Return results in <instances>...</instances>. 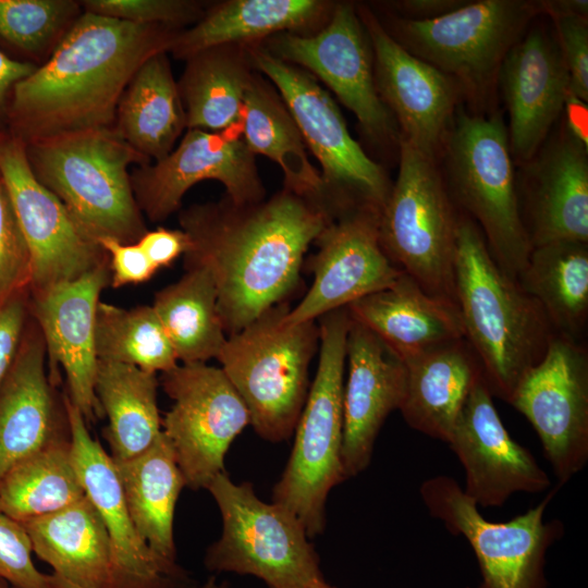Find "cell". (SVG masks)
<instances>
[{
    "mask_svg": "<svg viewBox=\"0 0 588 588\" xmlns=\"http://www.w3.org/2000/svg\"><path fill=\"white\" fill-rule=\"evenodd\" d=\"M114 464L140 538L159 560L176 565L173 517L186 486L168 439L161 432L145 452Z\"/></svg>",
    "mask_w": 588,
    "mask_h": 588,
    "instance_id": "obj_32",
    "label": "cell"
},
{
    "mask_svg": "<svg viewBox=\"0 0 588 588\" xmlns=\"http://www.w3.org/2000/svg\"><path fill=\"white\" fill-rule=\"evenodd\" d=\"M289 303L278 304L231 334L217 357L242 397L249 425L265 440H287L309 390V365L319 346L317 320L284 324Z\"/></svg>",
    "mask_w": 588,
    "mask_h": 588,
    "instance_id": "obj_7",
    "label": "cell"
},
{
    "mask_svg": "<svg viewBox=\"0 0 588 588\" xmlns=\"http://www.w3.org/2000/svg\"><path fill=\"white\" fill-rule=\"evenodd\" d=\"M33 552L53 573L81 588H107L110 540L94 504L86 497L48 515L22 523Z\"/></svg>",
    "mask_w": 588,
    "mask_h": 588,
    "instance_id": "obj_29",
    "label": "cell"
},
{
    "mask_svg": "<svg viewBox=\"0 0 588 588\" xmlns=\"http://www.w3.org/2000/svg\"><path fill=\"white\" fill-rule=\"evenodd\" d=\"M267 46L277 58L320 78L355 114L370 140L399 144L397 125L376 87L368 34L352 4L335 5L317 34L280 33Z\"/></svg>",
    "mask_w": 588,
    "mask_h": 588,
    "instance_id": "obj_17",
    "label": "cell"
},
{
    "mask_svg": "<svg viewBox=\"0 0 588 588\" xmlns=\"http://www.w3.org/2000/svg\"><path fill=\"white\" fill-rule=\"evenodd\" d=\"M175 32L82 12L36 71L11 91L8 132L24 143L113 127L119 101L142 63L169 51Z\"/></svg>",
    "mask_w": 588,
    "mask_h": 588,
    "instance_id": "obj_2",
    "label": "cell"
},
{
    "mask_svg": "<svg viewBox=\"0 0 588 588\" xmlns=\"http://www.w3.org/2000/svg\"><path fill=\"white\" fill-rule=\"evenodd\" d=\"M346 363L342 465L344 477L348 479L368 467L382 425L390 413L400 409L405 394L406 367L381 338L352 317Z\"/></svg>",
    "mask_w": 588,
    "mask_h": 588,
    "instance_id": "obj_25",
    "label": "cell"
},
{
    "mask_svg": "<svg viewBox=\"0 0 588 588\" xmlns=\"http://www.w3.org/2000/svg\"><path fill=\"white\" fill-rule=\"evenodd\" d=\"M327 8L318 0L225 1L188 29L175 32L168 52L186 60L215 47L250 46L265 37L305 28L317 22Z\"/></svg>",
    "mask_w": 588,
    "mask_h": 588,
    "instance_id": "obj_30",
    "label": "cell"
},
{
    "mask_svg": "<svg viewBox=\"0 0 588 588\" xmlns=\"http://www.w3.org/2000/svg\"><path fill=\"white\" fill-rule=\"evenodd\" d=\"M48 577L52 588H81L54 573L49 574ZM198 588H229V585L226 581L218 583L215 576H210L206 583Z\"/></svg>",
    "mask_w": 588,
    "mask_h": 588,
    "instance_id": "obj_52",
    "label": "cell"
},
{
    "mask_svg": "<svg viewBox=\"0 0 588 588\" xmlns=\"http://www.w3.org/2000/svg\"><path fill=\"white\" fill-rule=\"evenodd\" d=\"M541 13L539 1H468L429 21L395 19L387 32L405 50L454 79L464 99L483 105L511 48Z\"/></svg>",
    "mask_w": 588,
    "mask_h": 588,
    "instance_id": "obj_10",
    "label": "cell"
},
{
    "mask_svg": "<svg viewBox=\"0 0 588 588\" xmlns=\"http://www.w3.org/2000/svg\"><path fill=\"white\" fill-rule=\"evenodd\" d=\"M397 177L379 218L380 245L391 262L428 294L455 306V256L461 212L438 161L399 138Z\"/></svg>",
    "mask_w": 588,
    "mask_h": 588,
    "instance_id": "obj_8",
    "label": "cell"
},
{
    "mask_svg": "<svg viewBox=\"0 0 588 588\" xmlns=\"http://www.w3.org/2000/svg\"><path fill=\"white\" fill-rule=\"evenodd\" d=\"M403 362L406 387L399 411L411 428L448 443L469 393L483 379L477 356L463 338Z\"/></svg>",
    "mask_w": 588,
    "mask_h": 588,
    "instance_id": "obj_27",
    "label": "cell"
},
{
    "mask_svg": "<svg viewBox=\"0 0 588 588\" xmlns=\"http://www.w3.org/2000/svg\"><path fill=\"white\" fill-rule=\"evenodd\" d=\"M441 158L455 206L478 225L498 266L516 280L532 247L520 217L502 114L469 112L461 105Z\"/></svg>",
    "mask_w": 588,
    "mask_h": 588,
    "instance_id": "obj_5",
    "label": "cell"
},
{
    "mask_svg": "<svg viewBox=\"0 0 588 588\" xmlns=\"http://www.w3.org/2000/svg\"><path fill=\"white\" fill-rule=\"evenodd\" d=\"M158 385L156 373L127 364L98 360L94 391L108 418L105 438L113 462L142 454L162 432Z\"/></svg>",
    "mask_w": 588,
    "mask_h": 588,
    "instance_id": "obj_34",
    "label": "cell"
},
{
    "mask_svg": "<svg viewBox=\"0 0 588 588\" xmlns=\"http://www.w3.org/2000/svg\"><path fill=\"white\" fill-rule=\"evenodd\" d=\"M455 298L465 340L490 393L509 403L555 332L537 302L498 266L480 229L463 212L457 226Z\"/></svg>",
    "mask_w": 588,
    "mask_h": 588,
    "instance_id": "obj_3",
    "label": "cell"
},
{
    "mask_svg": "<svg viewBox=\"0 0 588 588\" xmlns=\"http://www.w3.org/2000/svg\"><path fill=\"white\" fill-rule=\"evenodd\" d=\"M0 174L29 252L28 291L73 281L108 260L98 241L36 179L25 143L8 131H0Z\"/></svg>",
    "mask_w": 588,
    "mask_h": 588,
    "instance_id": "obj_15",
    "label": "cell"
},
{
    "mask_svg": "<svg viewBox=\"0 0 588 588\" xmlns=\"http://www.w3.org/2000/svg\"><path fill=\"white\" fill-rule=\"evenodd\" d=\"M36 179L94 238L136 243L148 230L128 168L150 162L114 127L61 133L25 143Z\"/></svg>",
    "mask_w": 588,
    "mask_h": 588,
    "instance_id": "obj_4",
    "label": "cell"
},
{
    "mask_svg": "<svg viewBox=\"0 0 588 588\" xmlns=\"http://www.w3.org/2000/svg\"><path fill=\"white\" fill-rule=\"evenodd\" d=\"M30 257L10 194L0 174V304L28 289Z\"/></svg>",
    "mask_w": 588,
    "mask_h": 588,
    "instance_id": "obj_41",
    "label": "cell"
},
{
    "mask_svg": "<svg viewBox=\"0 0 588 588\" xmlns=\"http://www.w3.org/2000/svg\"><path fill=\"white\" fill-rule=\"evenodd\" d=\"M95 344L98 360L127 364L156 375L179 364L166 331L148 305L123 308L100 301Z\"/></svg>",
    "mask_w": 588,
    "mask_h": 588,
    "instance_id": "obj_39",
    "label": "cell"
},
{
    "mask_svg": "<svg viewBox=\"0 0 588 588\" xmlns=\"http://www.w3.org/2000/svg\"><path fill=\"white\" fill-rule=\"evenodd\" d=\"M516 281L555 334L583 342L588 319V243L558 241L534 247Z\"/></svg>",
    "mask_w": 588,
    "mask_h": 588,
    "instance_id": "obj_33",
    "label": "cell"
},
{
    "mask_svg": "<svg viewBox=\"0 0 588 588\" xmlns=\"http://www.w3.org/2000/svg\"><path fill=\"white\" fill-rule=\"evenodd\" d=\"M85 12L143 25L177 27L199 16V5L184 0H86Z\"/></svg>",
    "mask_w": 588,
    "mask_h": 588,
    "instance_id": "obj_42",
    "label": "cell"
},
{
    "mask_svg": "<svg viewBox=\"0 0 588 588\" xmlns=\"http://www.w3.org/2000/svg\"><path fill=\"white\" fill-rule=\"evenodd\" d=\"M98 243L108 256L112 287L147 282L158 271L137 243L110 237L100 238Z\"/></svg>",
    "mask_w": 588,
    "mask_h": 588,
    "instance_id": "obj_45",
    "label": "cell"
},
{
    "mask_svg": "<svg viewBox=\"0 0 588 588\" xmlns=\"http://www.w3.org/2000/svg\"><path fill=\"white\" fill-rule=\"evenodd\" d=\"M313 588H334V587L330 586V585L327 584L326 580H324V581L320 583L319 585H317V586H315V587H313Z\"/></svg>",
    "mask_w": 588,
    "mask_h": 588,
    "instance_id": "obj_53",
    "label": "cell"
},
{
    "mask_svg": "<svg viewBox=\"0 0 588 588\" xmlns=\"http://www.w3.org/2000/svg\"><path fill=\"white\" fill-rule=\"evenodd\" d=\"M350 324L347 307L318 318L316 375L294 430L289 462L272 492V501L292 512L309 538L322 532L328 494L345 480L343 389Z\"/></svg>",
    "mask_w": 588,
    "mask_h": 588,
    "instance_id": "obj_6",
    "label": "cell"
},
{
    "mask_svg": "<svg viewBox=\"0 0 588 588\" xmlns=\"http://www.w3.org/2000/svg\"><path fill=\"white\" fill-rule=\"evenodd\" d=\"M523 167L517 196L531 247L588 243V147L564 125Z\"/></svg>",
    "mask_w": 588,
    "mask_h": 588,
    "instance_id": "obj_24",
    "label": "cell"
},
{
    "mask_svg": "<svg viewBox=\"0 0 588 588\" xmlns=\"http://www.w3.org/2000/svg\"><path fill=\"white\" fill-rule=\"evenodd\" d=\"M329 199V219L314 241L316 252L304 268L311 286L283 317L284 324L317 320L324 314L392 285L403 270L384 254L379 240L381 210Z\"/></svg>",
    "mask_w": 588,
    "mask_h": 588,
    "instance_id": "obj_14",
    "label": "cell"
},
{
    "mask_svg": "<svg viewBox=\"0 0 588 588\" xmlns=\"http://www.w3.org/2000/svg\"><path fill=\"white\" fill-rule=\"evenodd\" d=\"M541 13L550 17L562 15L588 16L587 0H550L539 1Z\"/></svg>",
    "mask_w": 588,
    "mask_h": 588,
    "instance_id": "obj_51",
    "label": "cell"
},
{
    "mask_svg": "<svg viewBox=\"0 0 588 588\" xmlns=\"http://www.w3.org/2000/svg\"><path fill=\"white\" fill-rule=\"evenodd\" d=\"M206 489L222 517L221 537L205 555L207 569L253 575L268 588H313L324 581L319 556L292 512L264 502L252 483H235L225 471Z\"/></svg>",
    "mask_w": 588,
    "mask_h": 588,
    "instance_id": "obj_9",
    "label": "cell"
},
{
    "mask_svg": "<svg viewBox=\"0 0 588 588\" xmlns=\"http://www.w3.org/2000/svg\"><path fill=\"white\" fill-rule=\"evenodd\" d=\"M556 490L511 520L494 523L483 518L476 502L452 477L436 476L419 488L430 515L451 534L463 536L474 550L482 577L479 588H547L546 552L564 532L560 520L544 522V511Z\"/></svg>",
    "mask_w": 588,
    "mask_h": 588,
    "instance_id": "obj_12",
    "label": "cell"
},
{
    "mask_svg": "<svg viewBox=\"0 0 588 588\" xmlns=\"http://www.w3.org/2000/svg\"><path fill=\"white\" fill-rule=\"evenodd\" d=\"M358 15L368 34L378 94L400 137L439 161L455 113L464 100L458 84L396 42L367 8Z\"/></svg>",
    "mask_w": 588,
    "mask_h": 588,
    "instance_id": "obj_18",
    "label": "cell"
},
{
    "mask_svg": "<svg viewBox=\"0 0 588 588\" xmlns=\"http://www.w3.org/2000/svg\"><path fill=\"white\" fill-rule=\"evenodd\" d=\"M560 51L569 74V91L588 101V23L587 16L551 17Z\"/></svg>",
    "mask_w": 588,
    "mask_h": 588,
    "instance_id": "obj_44",
    "label": "cell"
},
{
    "mask_svg": "<svg viewBox=\"0 0 588 588\" xmlns=\"http://www.w3.org/2000/svg\"><path fill=\"white\" fill-rule=\"evenodd\" d=\"M83 497L70 440L24 458L0 479V514L20 523L59 511Z\"/></svg>",
    "mask_w": 588,
    "mask_h": 588,
    "instance_id": "obj_38",
    "label": "cell"
},
{
    "mask_svg": "<svg viewBox=\"0 0 588 588\" xmlns=\"http://www.w3.org/2000/svg\"><path fill=\"white\" fill-rule=\"evenodd\" d=\"M330 216L326 194L283 187L269 198L236 204L229 197L179 213L189 238L184 266L206 268L218 292L225 334L241 331L298 289L304 257Z\"/></svg>",
    "mask_w": 588,
    "mask_h": 588,
    "instance_id": "obj_1",
    "label": "cell"
},
{
    "mask_svg": "<svg viewBox=\"0 0 588 588\" xmlns=\"http://www.w3.org/2000/svg\"><path fill=\"white\" fill-rule=\"evenodd\" d=\"M33 547L22 523L0 514V580L12 588H52L32 558Z\"/></svg>",
    "mask_w": 588,
    "mask_h": 588,
    "instance_id": "obj_43",
    "label": "cell"
},
{
    "mask_svg": "<svg viewBox=\"0 0 588 588\" xmlns=\"http://www.w3.org/2000/svg\"><path fill=\"white\" fill-rule=\"evenodd\" d=\"M160 383L173 401L161 419L185 486L207 488L224 470L226 452L249 425L245 403L220 367L177 364L161 373Z\"/></svg>",
    "mask_w": 588,
    "mask_h": 588,
    "instance_id": "obj_13",
    "label": "cell"
},
{
    "mask_svg": "<svg viewBox=\"0 0 588 588\" xmlns=\"http://www.w3.org/2000/svg\"><path fill=\"white\" fill-rule=\"evenodd\" d=\"M28 289L19 291L0 304V383L22 340L28 316Z\"/></svg>",
    "mask_w": 588,
    "mask_h": 588,
    "instance_id": "obj_46",
    "label": "cell"
},
{
    "mask_svg": "<svg viewBox=\"0 0 588 588\" xmlns=\"http://www.w3.org/2000/svg\"><path fill=\"white\" fill-rule=\"evenodd\" d=\"M469 0H402L391 5L400 12L401 19L409 21H429L465 5Z\"/></svg>",
    "mask_w": 588,
    "mask_h": 588,
    "instance_id": "obj_48",
    "label": "cell"
},
{
    "mask_svg": "<svg viewBox=\"0 0 588 588\" xmlns=\"http://www.w3.org/2000/svg\"><path fill=\"white\" fill-rule=\"evenodd\" d=\"M63 401L74 467L109 535L107 588H195L179 565L159 560L140 538L128 513L113 460L90 436L83 415L66 394Z\"/></svg>",
    "mask_w": 588,
    "mask_h": 588,
    "instance_id": "obj_20",
    "label": "cell"
},
{
    "mask_svg": "<svg viewBox=\"0 0 588 588\" xmlns=\"http://www.w3.org/2000/svg\"><path fill=\"white\" fill-rule=\"evenodd\" d=\"M0 588H12L9 584L3 580H0Z\"/></svg>",
    "mask_w": 588,
    "mask_h": 588,
    "instance_id": "obj_54",
    "label": "cell"
},
{
    "mask_svg": "<svg viewBox=\"0 0 588 588\" xmlns=\"http://www.w3.org/2000/svg\"><path fill=\"white\" fill-rule=\"evenodd\" d=\"M108 285L107 260L73 281L29 291V316L45 341L50 379L57 385L59 369L63 370L65 394L87 424L103 417L94 391L98 364L95 326L100 295Z\"/></svg>",
    "mask_w": 588,
    "mask_h": 588,
    "instance_id": "obj_21",
    "label": "cell"
},
{
    "mask_svg": "<svg viewBox=\"0 0 588 588\" xmlns=\"http://www.w3.org/2000/svg\"><path fill=\"white\" fill-rule=\"evenodd\" d=\"M71 0H0V42L36 58L57 46L81 15Z\"/></svg>",
    "mask_w": 588,
    "mask_h": 588,
    "instance_id": "obj_40",
    "label": "cell"
},
{
    "mask_svg": "<svg viewBox=\"0 0 588 588\" xmlns=\"http://www.w3.org/2000/svg\"><path fill=\"white\" fill-rule=\"evenodd\" d=\"M237 47H215L186 59L177 86L188 130L223 133L240 127L253 74L247 56Z\"/></svg>",
    "mask_w": 588,
    "mask_h": 588,
    "instance_id": "obj_35",
    "label": "cell"
},
{
    "mask_svg": "<svg viewBox=\"0 0 588 588\" xmlns=\"http://www.w3.org/2000/svg\"><path fill=\"white\" fill-rule=\"evenodd\" d=\"M136 243L158 270L170 267L189 248V238L183 230L163 226L147 231Z\"/></svg>",
    "mask_w": 588,
    "mask_h": 588,
    "instance_id": "obj_47",
    "label": "cell"
},
{
    "mask_svg": "<svg viewBox=\"0 0 588 588\" xmlns=\"http://www.w3.org/2000/svg\"><path fill=\"white\" fill-rule=\"evenodd\" d=\"M242 139L255 155L275 162L284 187L311 196L324 194L320 173L309 161L302 134L282 98L261 77L253 75L242 110Z\"/></svg>",
    "mask_w": 588,
    "mask_h": 588,
    "instance_id": "obj_36",
    "label": "cell"
},
{
    "mask_svg": "<svg viewBox=\"0 0 588 588\" xmlns=\"http://www.w3.org/2000/svg\"><path fill=\"white\" fill-rule=\"evenodd\" d=\"M498 84L509 113L510 151L522 166L548 138L569 93L555 34L541 26L528 28L504 58Z\"/></svg>",
    "mask_w": 588,
    "mask_h": 588,
    "instance_id": "obj_23",
    "label": "cell"
},
{
    "mask_svg": "<svg viewBox=\"0 0 588 588\" xmlns=\"http://www.w3.org/2000/svg\"><path fill=\"white\" fill-rule=\"evenodd\" d=\"M113 127L150 162L172 151L186 117L168 51L151 54L135 72L119 101Z\"/></svg>",
    "mask_w": 588,
    "mask_h": 588,
    "instance_id": "obj_31",
    "label": "cell"
},
{
    "mask_svg": "<svg viewBox=\"0 0 588 588\" xmlns=\"http://www.w3.org/2000/svg\"><path fill=\"white\" fill-rule=\"evenodd\" d=\"M206 180L219 181L236 204L265 198L255 155L231 132L189 128L169 155L131 173L135 200L154 222L177 211L185 193Z\"/></svg>",
    "mask_w": 588,
    "mask_h": 588,
    "instance_id": "obj_19",
    "label": "cell"
},
{
    "mask_svg": "<svg viewBox=\"0 0 588 588\" xmlns=\"http://www.w3.org/2000/svg\"><path fill=\"white\" fill-rule=\"evenodd\" d=\"M36 69L35 63L13 59L0 50V119L7 121L9 99L14 85L32 75Z\"/></svg>",
    "mask_w": 588,
    "mask_h": 588,
    "instance_id": "obj_49",
    "label": "cell"
},
{
    "mask_svg": "<svg viewBox=\"0 0 588 588\" xmlns=\"http://www.w3.org/2000/svg\"><path fill=\"white\" fill-rule=\"evenodd\" d=\"M483 379L469 393L448 441L465 469L464 492L482 507L502 506L516 492L551 486L534 455L504 427Z\"/></svg>",
    "mask_w": 588,
    "mask_h": 588,
    "instance_id": "obj_22",
    "label": "cell"
},
{
    "mask_svg": "<svg viewBox=\"0 0 588 588\" xmlns=\"http://www.w3.org/2000/svg\"><path fill=\"white\" fill-rule=\"evenodd\" d=\"M347 309L402 359L465 338L457 306L428 294L404 271L392 285L351 303Z\"/></svg>",
    "mask_w": 588,
    "mask_h": 588,
    "instance_id": "obj_28",
    "label": "cell"
},
{
    "mask_svg": "<svg viewBox=\"0 0 588 588\" xmlns=\"http://www.w3.org/2000/svg\"><path fill=\"white\" fill-rule=\"evenodd\" d=\"M246 56L278 88L305 145L321 164L326 194L381 210L392 183L351 136L339 107L316 77L257 44L248 46Z\"/></svg>",
    "mask_w": 588,
    "mask_h": 588,
    "instance_id": "obj_11",
    "label": "cell"
},
{
    "mask_svg": "<svg viewBox=\"0 0 588 588\" xmlns=\"http://www.w3.org/2000/svg\"><path fill=\"white\" fill-rule=\"evenodd\" d=\"M563 113L565 114L566 130L581 144L588 147V107L571 91L565 100Z\"/></svg>",
    "mask_w": 588,
    "mask_h": 588,
    "instance_id": "obj_50",
    "label": "cell"
},
{
    "mask_svg": "<svg viewBox=\"0 0 588 588\" xmlns=\"http://www.w3.org/2000/svg\"><path fill=\"white\" fill-rule=\"evenodd\" d=\"M44 338L27 320L16 354L0 383V479L15 464L70 440L63 397L51 381Z\"/></svg>",
    "mask_w": 588,
    "mask_h": 588,
    "instance_id": "obj_26",
    "label": "cell"
},
{
    "mask_svg": "<svg viewBox=\"0 0 588 588\" xmlns=\"http://www.w3.org/2000/svg\"><path fill=\"white\" fill-rule=\"evenodd\" d=\"M174 283L158 291L154 308L181 364L217 358L226 341L218 310V292L210 272L185 268Z\"/></svg>",
    "mask_w": 588,
    "mask_h": 588,
    "instance_id": "obj_37",
    "label": "cell"
},
{
    "mask_svg": "<svg viewBox=\"0 0 588 588\" xmlns=\"http://www.w3.org/2000/svg\"><path fill=\"white\" fill-rule=\"evenodd\" d=\"M531 424L560 486L588 461V352L554 334L509 402Z\"/></svg>",
    "mask_w": 588,
    "mask_h": 588,
    "instance_id": "obj_16",
    "label": "cell"
}]
</instances>
